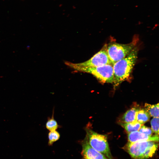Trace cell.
Masks as SVG:
<instances>
[{"label":"cell","instance_id":"6da1fadb","mask_svg":"<svg viewBox=\"0 0 159 159\" xmlns=\"http://www.w3.org/2000/svg\"><path fill=\"white\" fill-rule=\"evenodd\" d=\"M138 49L135 47L130 53L113 65L114 86H117L129 77L136 63Z\"/></svg>","mask_w":159,"mask_h":159},{"label":"cell","instance_id":"7a4b0ae2","mask_svg":"<svg viewBox=\"0 0 159 159\" xmlns=\"http://www.w3.org/2000/svg\"><path fill=\"white\" fill-rule=\"evenodd\" d=\"M158 147L157 142L144 141L128 142L125 148L133 159H147L154 154Z\"/></svg>","mask_w":159,"mask_h":159},{"label":"cell","instance_id":"3957f363","mask_svg":"<svg viewBox=\"0 0 159 159\" xmlns=\"http://www.w3.org/2000/svg\"><path fill=\"white\" fill-rule=\"evenodd\" d=\"M65 63L75 71L92 74L102 83H113L114 75L112 65L107 64L96 67H80L73 66L69 62H66Z\"/></svg>","mask_w":159,"mask_h":159},{"label":"cell","instance_id":"277c9868","mask_svg":"<svg viewBox=\"0 0 159 159\" xmlns=\"http://www.w3.org/2000/svg\"><path fill=\"white\" fill-rule=\"evenodd\" d=\"M138 38L135 37L130 43L126 44L112 42L107 44L108 54L112 65L129 54L135 47Z\"/></svg>","mask_w":159,"mask_h":159},{"label":"cell","instance_id":"5b68a950","mask_svg":"<svg viewBox=\"0 0 159 159\" xmlns=\"http://www.w3.org/2000/svg\"><path fill=\"white\" fill-rule=\"evenodd\" d=\"M86 130L87 134L85 138L89 145L109 159H113L107 136L97 133L88 127H86Z\"/></svg>","mask_w":159,"mask_h":159},{"label":"cell","instance_id":"8992f818","mask_svg":"<svg viewBox=\"0 0 159 159\" xmlns=\"http://www.w3.org/2000/svg\"><path fill=\"white\" fill-rule=\"evenodd\" d=\"M69 63L73 66L80 67H96L107 64L112 65L108 54L107 44L105 45L99 51L87 61L78 63Z\"/></svg>","mask_w":159,"mask_h":159},{"label":"cell","instance_id":"52a82bcc","mask_svg":"<svg viewBox=\"0 0 159 159\" xmlns=\"http://www.w3.org/2000/svg\"><path fill=\"white\" fill-rule=\"evenodd\" d=\"M82 154L84 159H109L104 154L92 148L86 138L82 142Z\"/></svg>","mask_w":159,"mask_h":159},{"label":"cell","instance_id":"ba28073f","mask_svg":"<svg viewBox=\"0 0 159 159\" xmlns=\"http://www.w3.org/2000/svg\"><path fill=\"white\" fill-rule=\"evenodd\" d=\"M128 142L134 143L136 142L148 141L158 142V135H155L149 136L140 132L135 131L128 133Z\"/></svg>","mask_w":159,"mask_h":159},{"label":"cell","instance_id":"9c48e42d","mask_svg":"<svg viewBox=\"0 0 159 159\" xmlns=\"http://www.w3.org/2000/svg\"><path fill=\"white\" fill-rule=\"evenodd\" d=\"M140 109L138 107H134L127 111L122 117L123 122L129 123L136 120V114Z\"/></svg>","mask_w":159,"mask_h":159},{"label":"cell","instance_id":"30bf717a","mask_svg":"<svg viewBox=\"0 0 159 159\" xmlns=\"http://www.w3.org/2000/svg\"><path fill=\"white\" fill-rule=\"evenodd\" d=\"M120 125L128 133L138 131L141 126L143 125L136 120L131 122L122 123Z\"/></svg>","mask_w":159,"mask_h":159},{"label":"cell","instance_id":"8fae6325","mask_svg":"<svg viewBox=\"0 0 159 159\" xmlns=\"http://www.w3.org/2000/svg\"><path fill=\"white\" fill-rule=\"evenodd\" d=\"M151 116L148 112L144 109H140L137 112L136 120L143 125L149 120Z\"/></svg>","mask_w":159,"mask_h":159},{"label":"cell","instance_id":"7c38bea8","mask_svg":"<svg viewBox=\"0 0 159 159\" xmlns=\"http://www.w3.org/2000/svg\"><path fill=\"white\" fill-rule=\"evenodd\" d=\"M145 109L150 116L153 117H159V103L151 105L147 103L145 104Z\"/></svg>","mask_w":159,"mask_h":159},{"label":"cell","instance_id":"4fadbf2b","mask_svg":"<svg viewBox=\"0 0 159 159\" xmlns=\"http://www.w3.org/2000/svg\"><path fill=\"white\" fill-rule=\"evenodd\" d=\"M60 137V134L56 130L50 131L48 134V145H52L58 140Z\"/></svg>","mask_w":159,"mask_h":159},{"label":"cell","instance_id":"5bb4252c","mask_svg":"<svg viewBox=\"0 0 159 159\" xmlns=\"http://www.w3.org/2000/svg\"><path fill=\"white\" fill-rule=\"evenodd\" d=\"M46 126L47 129L50 131L55 130L57 129L58 125L57 121L54 119L53 116L47 122Z\"/></svg>","mask_w":159,"mask_h":159},{"label":"cell","instance_id":"9a60e30c","mask_svg":"<svg viewBox=\"0 0 159 159\" xmlns=\"http://www.w3.org/2000/svg\"><path fill=\"white\" fill-rule=\"evenodd\" d=\"M151 129L155 135H159V117H153L151 120Z\"/></svg>","mask_w":159,"mask_h":159},{"label":"cell","instance_id":"2e32d148","mask_svg":"<svg viewBox=\"0 0 159 159\" xmlns=\"http://www.w3.org/2000/svg\"><path fill=\"white\" fill-rule=\"evenodd\" d=\"M138 131L149 136L152 135L153 133L151 128L143 125L141 126Z\"/></svg>","mask_w":159,"mask_h":159}]
</instances>
